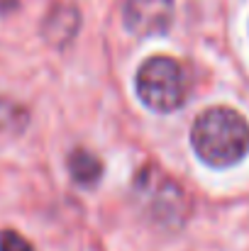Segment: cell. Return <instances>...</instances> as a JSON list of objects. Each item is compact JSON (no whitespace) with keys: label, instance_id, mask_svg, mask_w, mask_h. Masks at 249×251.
<instances>
[{"label":"cell","instance_id":"6da1fadb","mask_svg":"<svg viewBox=\"0 0 249 251\" xmlns=\"http://www.w3.org/2000/svg\"><path fill=\"white\" fill-rule=\"evenodd\" d=\"M191 144L203 164L230 168L249 151V122L232 107H208L191 127Z\"/></svg>","mask_w":249,"mask_h":251},{"label":"cell","instance_id":"7a4b0ae2","mask_svg":"<svg viewBox=\"0 0 249 251\" xmlns=\"http://www.w3.org/2000/svg\"><path fill=\"white\" fill-rule=\"evenodd\" d=\"M137 95L154 112H173L188 98V78L183 66L171 56H152L137 71Z\"/></svg>","mask_w":249,"mask_h":251},{"label":"cell","instance_id":"3957f363","mask_svg":"<svg viewBox=\"0 0 249 251\" xmlns=\"http://www.w3.org/2000/svg\"><path fill=\"white\" fill-rule=\"evenodd\" d=\"M137 193L142 198V202L147 205L152 220L157 222H166V225H178L188 207H186V195L183 190L166 178L162 171L157 168H147L137 176Z\"/></svg>","mask_w":249,"mask_h":251},{"label":"cell","instance_id":"277c9868","mask_svg":"<svg viewBox=\"0 0 249 251\" xmlns=\"http://www.w3.org/2000/svg\"><path fill=\"white\" fill-rule=\"evenodd\" d=\"M122 22L137 37L166 34L173 22V0H125Z\"/></svg>","mask_w":249,"mask_h":251},{"label":"cell","instance_id":"5b68a950","mask_svg":"<svg viewBox=\"0 0 249 251\" xmlns=\"http://www.w3.org/2000/svg\"><path fill=\"white\" fill-rule=\"evenodd\" d=\"M79 22H81V15L74 5H56L44 20V37L54 47H64L66 42L76 37Z\"/></svg>","mask_w":249,"mask_h":251},{"label":"cell","instance_id":"8992f818","mask_svg":"<svg viewBox=\"0 0 249 251\" xmlns=\"http://www.w3.org/2000/svg\"><path fill=\"white\" fill-rule=\"evenodd\" d=\"M69 173L79 185H95L103 176V161L85 149H76L69 156Z\"/></svg>","mask_w":249,"mask_h":251},{"label":"cell","instance_id":"52a82bcc","mask_svg":"<svg viewBox=\"0 0 249 251\" xmlns=\"http://www.w3.org/2000/svg\"><path fill=\"white\" fill-rule=\"evenodd\" d=\"M0 251H34V249H32V244H29L22 234H17L15 229H2V232H0Z\"/></svg>","mask_w":249,"mask_h":251},{"label":"cell","instance_id":"ba28073f","mask_svg":"<svg viewBox=\"0 0 249 251\" xmlns=\"http://www.w3.org/2000/svg\"><path fill=\"white\" fill-rule=\"evenodd\" d=\"M17 117H25L22 107L0 100V129H5V127H12V129L22 127V122H17Z\"/></svg>","mask_w":249,"mask_h":251}]
</instances>
